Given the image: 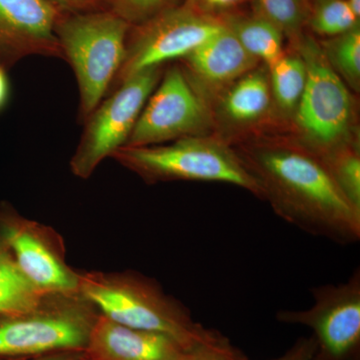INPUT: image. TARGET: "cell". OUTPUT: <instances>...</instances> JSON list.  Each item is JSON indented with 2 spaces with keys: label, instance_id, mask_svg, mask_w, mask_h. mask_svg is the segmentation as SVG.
<instances>
[{
  "label": "cell",
  "instance_id": "obj_16",
  "mask_svg": "<svg viewBox=\"0 0 360 360\" xmlns=\"http://www.w3.org/2000/svg\"><path fill=\"white\" fill-rule=\"evenodd\" d=\"M46 293L39 290L21 271L11 253L0 250V315L11 316L28 314L39 309Z\"/></svg>",
  "mask_w": 360,
  "mask_h": 360
},
{
  "label": "cell",
  "instance_id": "obj_33",
  "mask_svg": "<svg viewBox=\"0 0 360 360\" xmlns=\"http://www.w3.org/2000/svg\"><path fill=\"white\" fill-rule=\"evenodd\" d=\"M1 248H2L1 241H0V250H1Z\"/></svg>",
  "mask_w": 360,
  "mask_h": 360
},
{
  "label": "cell",
  "instance_id": "obj_12",
  "mask_svg": "<svg viewBox=\"0 0 360 360\" xmlns=\"http://www.w3.org/2000/svg\"><path fill=\"white\" fill-rule=\"evenodd\" d=\"M63 11L49 0H0V66L33 56L65 59L56 33Z\"/></svg>",
  "mask_w": 360,
  "mask_h": 360
},
{
  "label": "cell",
  "instance_id": "obj_35",
  "mask_svg": "<svg viewBox=\"0 0 360 360\" xmlns=\"http://www.w3.org/2000/svg\"><path fill=\"white\" fill-rule=\"evenodd\" d=\"M186 1H187V0H186Z\"/></svg>",
  "mask_w": 360,
  "mask_h": 360
},
{
  "label": "cell",
  "instance_id": "obj_34",
  "mask_svg": "<svg viewBox=\"0 0 360 360\" xmlns=\"http://www.w3.org/2000/svg\"><path fill=\"white\" fill-rule=\"evenodd\" d=\"M0 360H15V359H0ZM20 360H25V359H20Z\"/></svg>",
  "mask_w": 360,
  "mask_h": 360
},
{
  "label": "cell",
  "instance_id": "obj_32",
  "mask_svg": "<svg viewBox=\"0 0 360 360\" xmlns=\"http://www.w3.org/2000/svg\"><path fill=\"white\" fill-rule=\"evenodd\" d=\"M307 4H309V2H312V1H314V0H307Z\"/></svg>",
  "mask_w": 360,
  "mask_h": 360
},
{
  "label": "cell",
  "instance_id": "obj_10",
  "mask_svg": "<svg viewBox=\"0 0 360 360\" xmlns=\"http://www.w3.org/2000/svg\"><path fill=\"white\" fill-rule=\"evenodd\" d=\"M0 241L21 271L46 293L79 292V274L66 262L65 240L49 225L0 205Z\"/></svg>",
  "mask_w": 360,
  "mask_h": 360
},
{
  "label": "cell",
  "instance_id": "obj_14",
  "mask_svg": "<svg viewBox=\"0 0 360 360\" xmlns=\"http://www.w3.org/2000/svg\"><path fill=\"white\" fill-rule=\"evenodd\" d=\"M193 352L169 336L122 326L98 312L82 355L89 360H186Z\"/></svg>",
  "mask_w": 360,
  "mask_h": 360
},
{
  "label": "cell",
  "instance_id": "obj_9",
  "mask_svg": "<svg viewBox=\"0 0 360 360\" xmlns=\"http://www.w3.org/2000/svg\"><path fill=\"white\" fill-rule=\"evenodd\" d=\"M314 304L304 310H279L276 319L314 331L312 360H360V270L345 283L311 290Z\"/></svg>",
  "mask_w": 360,
  "mask_h": 360
},
{
  "label": "cell",
  "instance_id": "obj_4",
  "mask_svg": "<svg viewBox=\"0 0 360 360\" xmlns=\"http://www.w3.org/2000/svg\"><path fill=\"white\" fill-rule=\"evenodd\" d=\"M296 49L307 70V85L293 115L296 146L317 158L357 146L354 99L328 65L321 44L300 35Z\"/></svg>",
  "mask_w": 360,
  "mask_h": 360
},
{
  "label": "cell",
  "instance_id": "obj_5",
  "mask_svg": "<svg viewBox=\"0 0 360 360\" xmlns=\"http://www.w3.org/2000/svg\"><path fill=\"white\" fill-rule=\"evenodd\" d=\"M111 158L148 184L174 180L224 182L262 200V189L240 156L219 139L198 135L170 144L122 148Z\"/></svg>",
  "mask_w": 360,
  "mask_h": 360
},
{
  "label": "cell",
  "instance_id": "obj_27",
  "mask_svg": "<svg viewBox=\"0 0 360 360\" xmlns=\"http://www.w3.org/2000/svg\"><path fill=\"white\" fill-rule=\"evenodd\" d=\"M9 96V82L6 68L0 66V110L6 106Z\"/></svg>",
  "mask_w": 360,
  "mask_h": 360
},
{
  "label": "cell",
  "instance_id": "obj_24",
  "mask_svg": "<svg viewBox=\"0 0 360 360\" xmlns=\"http://www.w3.org/2000/svg\"><path fill=\"white\" fill-rule=\"evenodd\" d=\"M315 349H316V345H315L314 336L300 338L296 340L295 345L285 354L271 360H312ZM233 360L251 359H248L243 352H239V354L234 357Z\"/></svg>",
  "mask_w": 360,
  "mask_h": 360
},
{
  "label": "cell",
  "instance_id": "obj_19",
  "mask_svg": "<svg viewBox=\"0 0 360 360\" xmlns=\"http://www.w3.org/2000/svg\"><path fill=\"white\" fill-rule=\"evenodd\" d=\"M328 65L347 87L359 91L360 87V30L335 37H329L321 44Z\"/></svg>",
  "mask_w": 360,
  "mask_h": 360
},
{
  "label": "cell",
  "instance_id": "obj_23",
  "mask_svg": "<svg viewBox=\"0 0 360 360\" xmlns=\"http://www.w3.org/2000/svg\"><path fill=\"white\" fill-rule=\"evenodd\" d=\"M110 11L129 23L139 25L163 11L176 6L177 0H104Z\"/></svg>",
  "mask_w": 360,
  "mask_h": 360
},
{
  "label": "cell",
  "instance_id": "obj_6",
  "mask_svg": "<svg viewBox=\"0 0 360 360\" xmlns=\"http://www.w3.org/2000/svg\"><path fill=\"white\" fill-rule=\"evenodd\" d=\"M98 311L78 293L47 296L39 309L20 315H0V359L84 354Z\"/></svg>",
  "mask_w": 360,
  "mask_h": 360
},
{
  "label": "cell",
  "instance_id": "obj_31",
  "mask_svg": "<svg viewBox=\"0 0 360 360\" xmlns=\"http://www.w3.org/2000/svg\"><path fill=\"white\" fill-rule=\"evenodd\" d=\"M80 360H89V359H85L84 355H82V359H80Z\"/></svg>",
  "mask_w": 360,
  "mask_h": 360
},
{
  "label": "cell",
  "instance_id": "obj_21",
  "mask_svg": "<svg viewBox=\"0 0 360 360\" xmlns=\"http://www.w3.org/2000/svg\"><path fill=\"white\" fill-rule=\"evenodd\" d=\"M347 200L360 210L359 146H347L321 158Z\"/></svg>",
  "mask_w": 360,
  "mask_h": 360
},
{
  "label": "cell",
  "instance_id": "obj_8",
  "mask_svg": "<svg viewBox=\"0 0 360 360\" xmlns=\"http://www.w3.org/2000/svg\"><path fill=\"white\" fill-rule=\"evenodd\" d=\"M224 27L221 18L201 13L186 4L136 25L129 33L124 59L110 90L139 71L184 58Z\"/></svg>",
  "mask_w": 360,
  "mask_h": 360
},
{
  "label": "cell",
  "instance_id": "obj_13",
  "mask_svg": "<svg viewBox=\"0 0 360 360\" xmlns=\"http://www.w3.org/2000/svg\"><path fill=\"white\" fill-rule=\"evenodd\" d=\"M187 79L207 103L250 72L258 61L226 27L181 58Z\"/></svg>",
  "mask_w": 360,
  "mask_h": 360
},
{
  "label": "cell",
  "instance_id": "obj_30",
  "mask_svg": "<svg viewBox=\"0 0 360 360\" xmlns=\"http://www.w3.org/2000/svg\"><path fill=\"white\" fill-rule=\"evenodd\" d=\"M348 6L357 18H360V0H347Z\"/></svg>",
  "mask_w": 360,
  "mask_h": 360
},
{
  "label": "cell",
  "instance_id": "obj_3",
  "mask_svg": "<svg viewBox=\"0 0 360 360\" xmlns=\"http://www.w3.org/2000/svg\"><path fill=\"white\" fill-rule=\"evenodd\" d=\"M130 26L110 9L63 11L59 18L56 37L77 77L84 122L103 101L120 70Z\"/></svg>",
  "mask_w": 360,
  "mask_h": 360
},
{
  "label": "cell",
  "instance_id": "obj_29",
  "mask_svg": "<svg viewBox=\"0 0 360 360\" xmlns=\"http://www.w3.org/2000/svg\"><path fill=\"white\" fill-rule=\"evenodd\" d=\"M186 360H229L221 355L210 354V352H195L189 355Z\"/></svg>",
  "mask_w": 360,
  "mask_h": 360
},
{
  "label": "cell",
  "instance_id": "obj_20",
  "mask_svg": "<svg viewBox=\"0 0 360 360\" xmlns=\"http://www.w3.org/2000/svg\"><path fill=\"white\" fill-rule=\"evenodd\" d=\"M309 25L321 37H335L359 27V20L347 0H314Z\"/></svg>",
  "mask_w": 360,
  "mask_h": 360
},
{
  "label": "cell",
  "instance_id": "obj_28",
  "mask_svg": "<svg viewBox=\"0 0 360 360\" xmlns=\"http://www.w3.org/2000/svg\"><path fill=\"white\" fill-rule=\"evenodd\" d=\"M82 355V354H75V352H61V354L42 355V356L25 360H80Z\"/></svg>",
  "mask_w": 360,
  "mask_h": 360
},
{
  "label": "cell",
  "instance_id": "obj_11",
  "mask_svg": "<svg viewBox=\"0 0 360 360\" xmlns=\"http://www.w3.org/2000/svg\"><path fill=\"white\" fill-rule=\"evenodd\" d=\"M146 103L123 148L158 146L198 136L210 125L207 103L179 68L165 72Z\"/></svg>",
  "mask_w": 360,
  "mask_h": 360
},
{
  "label": "cell",
  "instance_id": "obj_7",
  "mask_svg": "<svg viewBox=\"0 0 360 360\" xmlns=\"http://www.w3.org/2000/svg\"><path fill=\"white\" fill-rule=\"evenodd\" d=\"M161 66H151L125 79L85 120L84 134L70 160L73 175L89 179L103 160L127 144L160 82Z\"/></svg>",
  "mask_w": 360,
  "mask_h": 360
},
{
  "label": "cell",
  "instance_id": "obj_2",
  "mask_svg": "<svg viewBox=\"0 0 360 360\" xmlns=\"http://www.w3.org/2000/svg\"><path fill=\"white\" fill-rule=\"evenodd\" d=\"M79 293L111 321L169 336L191 352H210L229 360L240 352L219 331L194 321L184 304L139 272L79 274Z\"/></svg>",
  "mask_w": 360,
  "mask_h": 360
},
{
  "label": "cell",
  "instance_id": "obj_17",
  "mask_svg": "<svg viewBox=\"0 0 360 360\" xmlns=\"http://www.w3.org/2000/svg\"><path fill=\"white\" fill-rule=\"evenodd\" d=\"M221 20L257 61L270 66L283 56V33L262 16H225Z\"/></svg>",
  "mask_w": 360,
  "mask_h": 360
},
{
  "label": "cell",
  "instance_id": "obj_25",
  "mask_svg": "<svg viewBox=\"0 0 360 360\" xmlns=\"http://www.w3.org/2000/svg\"><path fill=\"white\" fill-rule=\"evenodd\" d=\"M245 1V0H187L186 4L201 13L219 18V14L226 13Z\"/></svg>",
  "mask_w": 360,
  "mask_h": 360
},
{
  "label": "cell",
  "instance_id": "obj_1",
  "mask_svg": "<svg viewBox=\"0 0 360 360\" xmlns=\"http://www.w3.org/2000/svg\"><path fill=\"white\" fill-rule=\"evenodd\" d=\"M238 155L279 217L338 245L359 241L360 210L341 193L321 158L283 142L257 143Z\"/></svg>",
  "mask_w": 360,
  "mask_h": 360
},
{
  "label": "cell",
  "instance_id": "obj_26",
  "mask_svg": "<svg viewBox=\"0 0 360 360\" xmlns=\"http://www.w3.org/2000/svg\"><path fill=\"white\" fill-rule=\"evenodd\" d=\"M65 11H94L101 6L104 0H49Z\"/></svg>",
  "mask_w": 360,
  "mask_h": 360
},
{
  "label": "cell",
  "instance_id": "obj_15",
  "mask_svg": "<svg viewBox=\"0 0 360 360\" xmlns=\"http://www.w3.org/2000/svg\"><path fill=\"white\" fill-rule=\"evenodd\" d=\"M217 115L224 124L246 127L259 123L272 108L269 77L264 70H251L219 96Z\"/></svg>",
  "mask_w": 360,
  "mask_h": 360
},
{
  "label": "cell",
  "instance_id": "obj_22",
  "mask_svg": "<svg viewBox=\"0 0 360 360\" xmlns=\"http://www.w3.org/2000/svg\"><path fill=\"white\" fill-rule=\"evenodd\" d=\"M257 15L276 25L283 35L296 39L309 20L307 0H257Z\"/></svg>",
  "mask_w": 360,
  "mask_h": 360
},
{
  "label": "cell",
  "instance_id": "obj_18",
  "mask_svg": "<svg viewBox=\"0 0 360 360\" xmlns=\"http://www.w3.org/2000/svg\"><path fill=\"white\" fill-rule=\"evenodd\" d=\"M272 103L283 116L291 117L305 89L307 65L300 54L284 53L274 65L269 66Z\"/></svg>",
  "mask_w": 360,
  "mask_h": 360
}]
</instances>
